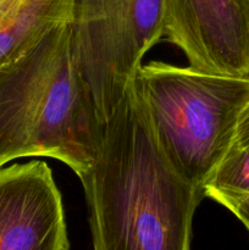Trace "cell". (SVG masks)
Returning a JSON list of instances; mask_svg holds the SVG:
<instances>
[{
  "label": "cell",
  "instance_id": "1",
  "mask_svg": "<svg viewBox=\"0 0 249 250\" xmlns=\"http://www.w3.org/2000/svg\"><path fill=\"white\" fill-rule=\"evenodd\" d=\"M80 180L93 250H190L204 195L161 151L136 80L104 124L97 156Z\"/></svg>",
  "mask_w": 249,
  "mask_h": 250
},
{
  "label": "cell",
  "instance_id": "2",
  "mask_svg": "<svg viewBox=\"0 0 249 250\" xmlns=\"http://www.w3.org/2000/svg\"><path fill=\"white\" fill-rule=\"evenodd\" d=\"M103 127L78 67L71 22L0 67V167L50 158L81 178L97 156Z\"/></svg>",
  "mask_w": 249,
  "mask_h": 250
},
{
  "label": "cell",
  "instance_id": "3",
  "mask_svg": "<svg viewBox=\"0 0 249 250\" xmlns=\"http://www.w3.org/2000/svg\"><path fill=\"white\" fill-rule=\"evenodd\" d=\"M136 84L165 158L204 195L205 185L236 138L249 102V77L153 61L142 65Z\"/></svg>",
  "mask_w": 249,
  "mask_h": 250
},
{
  "label": "cell",
  "instance_id": "4",
  "mask_svg": "<svg viewBox=\"0 0 249 250\" xmlns=\"http://www.w3.org/2000/svg\"><path fill=\"white\" fill-rule=\"evenodd\" d=\"M165 0H76L73 48L104 125L164 37Z\"/></svg>",
  "mask_w": 249,
  "mask_h": 250
},
{
  "label": "cell",
  "instance_id": "5",
  "mask_svg": "<svg viewBox=\"0 0 249 250\" xmlns=\"http://www.w3.org/2000/svg\"><path fill=\"white\" fill-rule=\"evenodd\" d=\"M164 36L197 70L249 77V0H165Z\"/></svg>",
  "mask_w": 249,
  "mask_h": 250
},
{
  "label": "cell",
  "instance_id": "6",
  "mask_svg": "<svg viewBox=\"0 0 249 250\" xmlns=\"http://www.w3.org/2000/svg\"><path fill=\"white\" fill-rule=\"evenodd\" d=\"M0 250H70L62 197L43 161L0 167Z\"/></svg>",
  "mask_w": 249,
  "mask_h": 250
},
{
  "label": "cell",
  "instance_id": "7",
  "mask_svg": "<svg viewBox=\"0 0 249 250\" xmlns=\"http://www.w3.org/2000/svg\"><path fill=\"white\" fill-rule=\"evenodd\" d=\"M76 0H0V67L72 21Z\"/></svg>",
  "mask_w": 249,
  "mask_h": 250
},
{
  "label": "cell",
  "instance_id": "8",
  "mask_svg": "<svg viewBox=\"0 0 249 250\" xmlns=\"http://www.w3.org/2000/svg\"><path fill=\"white\" fill-rule=\"evenodd\" d=\"M233 143L249 144V102L242 111Z\"/></svg>",
  "mask_w": 249,
  "mask_h": 250
},
{
  "label": "cell",
  "instance_id": "9",
  "mask_svg": "<svg viewBox=\"0 0 249 250\" xmlns=\"http://www.w3.org/2000/svg\"><path fill=\"white\" fill-rule=\"evenodd\" d=\"M229 211L243 224V226L249 232V198H247L246 200L234 205Z\"/></svg>",
  "mask_w": 249,
  "mask_h": 250
}]
</instances>
